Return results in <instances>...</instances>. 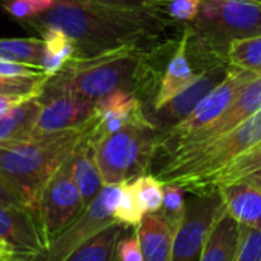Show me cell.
Wrapping results in <instances>:
<instances>
[{"label": "cell", "mask_w": 261, "mask_h": 261, "mask_svg": "<svg viewBox=\"0 0 261 261\" xmlns=\"http://www.w3.org/2000/svg\"><path fill=\"white\" fill-rule=\"evenodd\" d=\"M135 47L124 46L87 58H72L47 83L90 102H96L119 89L130 90V83L141 67Z\"/></svg>", "instance_id": "277c9868"}, {"label": "cell", "mask_w": 261, "mask_h": 261, "mask_svg": "<svg viewBox=\"0 0 261 261\" xmlns=\"http://www.w3.org/2000/svg\"><path fill=\"white\" fill-rule=\"evenodd\" d=\"M44 73L40 67L26 66L21 63H14L8 60H0V75L5 76H32V75H41Z\"/></svg>", "instance_id": "e575fe53"}, {"label": "cell", "mask_w": 261, "mask_h": 261, "mask_svg": "<svg viewBox=\"0 0 261 261\" xmlns=\"http://www.w3.org/2000/svg\"><path fill=\"white\" fill-rule=\"evenodd\" d=\"M0 206L9 208V210H23L31 211L24 202V199L20 196V193L0 174ZM32 213V211H31ZM37 216V214H35Z\"/></svg>", "instance_id": "d6a6232c"}, {"label": "cell", "mask_w": 261, "mask_h": 261, "mask_svg": "<svg viewBox=\"0 0 261 261\" xmlns=\"http://www.w3.org/2000/svg\"><path fill=\"white\" fill-rule=\"evenodd\" d=\"M125 231L127 226L116 222L80 245L64 261H118L116 248Z\"/></svg>", "instance_id": "44dd1931"}, {"label": "cell", "mask_w": 261, "mask_h": 261, "mask_svg": "<svg viewBox=\"0 0 261 261\" xmlns=\"http://www.w3.org/2000/svg\"><path fill=\"white\" fill-rule=\"evenodd\" d=\"M228 58L234 67L261 76V35L232 40L228 46Z\"/></svg>", "instance_id": "d4e9b609"}, {"label": "cell", "mask_w": 261, "mask_h": 261, "mask_svg": "<svg viewBox=\"0 0 261 261\" xmlns=\"http://www.w3.org/2000/svg\"><path fill=\"white\" fill-rule=\"evenodd\" d=\"M242 243V225L229 216L225 205L205 242L199 261H236Z\"/></svg>", "instance_id": "2e32d148"}, {"label": "cell", "mask_w": 261, "mask_h": 261, "mask_svg": "<svg viewBox=\"0 0 261 261\" xmlns=\"http://www.w3.org/2000/svg\"><path fill=\"white\" fill-rule=\"evenodd\" d=\"M138 205L144 214L159 213L164 203V182L154 176H139L130 182Z\"/></svg>", "instance_id": "484cf974"}, {"label": "cell", "mask_w": 261, "mask_h": 261, "mask_svg": "<svg viewBox=\"0 0 261 261\" xmlns=\"http://www.w3.org/2000/svg\"><path fill=\"white\" fill-rule=\"evenodd\" d=\"M44 57L43 38H3L0 40V60L40 67Z\"/></svg>", "instance_id": "cb8c5ba5"}, {"label": "cell", "mask_w": 261, "mask_h": 261, "mask_svg": "<svg viewBox=\"0 0 261 261\" xmlns=\"http://www.w3.org/2000/svg\"><path fill=\"white\" fill-rule=\"evenodd\" d=\"M246 179H249V180H252L254 184H257L258 187L261 188V170H258V171H255L252 176H249V177H246ZM243 180V179H242Z\"/></svg>", "instance_id": "f35d334b"}, {"label": "cell", "mask_w": 261, "mask_h": 261, "mask_svg": "<svg viewBox=\"0 0 261 261\" xmlns=\"http://www.w3.org/2000/svg\"><path fill=\"white\" fill-rule=\"evenodd\" d=\"M236 261H261V231L242 225V243Z\"/></svg>", "instance_id": "4dcf8cb0"}, {"label": "cell", "mask_w": 261, "mask_h": 261, "mask_svg": "<svg viewBox=\"0 0 261 261\" xmlns=\"http://www.w3.org/2000/svg\"><path fill=\"white\" fill-rule=\"evenodd\" d=\"M41 110L38 96L29 98L12 107L0 118V144L17 142L32 138L34 127Z\"/></svg>", "instance_id": "ffe728a7"}, {"label": "cell", "mask_w": 261, "mask_h": 261, "mask_svg": "<svg viewBox=\"0 0 261 261\" xmlns=\"http://www.w3.org/2000/svg\"><path fill=\"white\" fill-rule=\"evenodd\" d=\"M145 261H171L174 232L161 213L144 214L136 229Z\"/></svg>", "instance_id": "e0dca14e"}, {"label": "cell", "mask_w": 261, "mask_h": 261, "mask_svg": "<svg viewBox=\"0 0 261 261\" xmlns=\"http://www.w3.org/2000/svg\"><path fill=\"white\" fill-rule=\"evenodd\" d=\"M49 75H32V76H5L0 75V93L9 96L35 98L38 96L49 81Z\"/></svg>", "instance_id": "4316f807"}, {"label": "cell", "mask_w": 261, "mask_h": 261, "mask_svg": "<svg viewBox=\"0 0 261 261\" xmlns=\"http://www.w3.org/2000/svg\"><path fill=\"white\" fill-rule=\"evenodd\" d=\"M26 99H29V98L9 96V95H2V93H0V118H2L6 112H9L12 107H15V106H18V104H21V102H23V101H26Z\"/></svg>", "instance_id": "8d00e7d4"}, {"label": "cell", "mask_w": 261, "mask_h": 261, "mask_svg": "<svg viewBox=\"0 0 261 261\" xmlns=\"http://www.w3.org/2000/svg\"><path fill=\"white\" fill-rule=\"evenodd\" d=\"M258 110H261V76L255 78L249 84H246L237 93V96L234 98L231 106L225 110V113L219 119H216L208 127L199 130L197 133L173 144L171 154L176 151L185 150V148H191V147H197V145L211 142V141L226 135L228 132H231L237 125H240L243 121H246L248 118L255 115Z\"/></svg>", "instance_id": "7c38bea8"}, {"label": "cell", "mask_w": 261, "mask_h": 261, "mask_svg": "<svg viewBox=\"0 0 261 261\" xmlns=\"http://www.w3.org/2000/svg\"><path fill=\"white\" fill-rule=\"evenodd\" d=\"M153 8H116L87 0H55L43 15L29 20L35 29L57 28L75 41V58L99 55L136 43L159 26Z\"/></svg>", "instance_id": "6da1fadb"}, {"label": "cell", "mask_w": 261, "mask_h": 261, "mask_svg": "<svg viewBox=\"0 0 261 261\" xmlns=\"http://www.w3.org/2000/svg\"><path fill=\"white\" fill-rule=\"evenodd\" d=\"M0 260L2 261H18L17 257L11 252V249L8 246H5L2 242H0Z\"/></svg>", "instance_id": "74e56055"}, {"label": "cell", "mask_w": 261, "mask_h": 261, "mask_svg": "<svg viewBox=\"0 0 261 261\" xmlns=\"http://www.w3.org/2000/svg\"><path fill=\"white\" fill-rule=\"evenodd\" d=\"M144 217L130 182L121 184V193L115 208V220L125 226H138Z\"/></svg>", "instance_id": "f1b7e54d"}, {"label": "cell", "mask_w": 261, "mask_h": 261, "mask_svg": "<svg viewBox=\"0 0 261 261\" xmlns=\"http://www.w3.org/2000/svg\"><path fill=\"white\" fill-rule=\"evenodd\" d=\"M106 6H116V8H153L158 0H87Z\"/></svg>", "instance_id": "d590c367"}, {"label": "cell", "mask_w": 261, "mask_h": 261, "mask_svg": "<svg viewBox=\"0 0 261 261\" xmlns=\"http://www.w3.org/2000/svg\"><path fill=\"white\" fill-rule=\"evenodd\" d=\"M104 185H121L144 176L156 148L154 125L136 122L122 130L90 141Z\"/></svg>", "instance_id": "5b68a950"}, {"label": "cell", "mask_w": 261, "mask_h": 261, "mask_svg": "<svg viewBox=\"0 0 261 261\" xmlns=\"http://www.w3.org/2000/svg\"><path fill=\"white\" fill-rule=\"evenodd\" d=\"M225 210L240 225L261 231V188L249 179L217 188Z\"/></svg>", "instance_id": "9a60e30c"}, {"label": "cell", "mask_w": 261, "mask_h": 261, "mask_svg": "<svg viewBox=\"0 0 261 261\" xmlns=\"http://www.w3.org/2000/svg\"><path fill=\"white\" fill-rule=\"evenodd\" d=\"M54 3L55 0H0V6L6 14L26 21L46 14Z\"/></svg>", "instance_id": "f546056e"}, {"label": "cell", "mask_w": 261, "mask_h": 261, "mask_svg": "<svg viewBox=\"0 0 261 261\" xmlns=\"http://www.w3.org/2000/svg\"><path fill=\"white\" fill-rule=\"evenodd\" d=\"M121 193V185H104L99 194L86 206L83 214L43 252L32 261H64L80 245L116 223L115 208Z\"/></svg>", "instance_id": "ba28073f"}, {"label": "cell", "mask_w": 261, "mask_h": 261, "mask_svg": "<svg viewBox=\"0 0 261 261\" xmlns=\"http://www.w3.org/2000/svg\"><path fill=\"white\" fill-rule=\"evenodd\" d=\"M90 122H92V119H90ZM89 135H90V125H89V132H87L86 138L80 142V145L76 147L75 153L70 158L72 176H73V180L80 190V194H81L86 206L89 203H92V200L104 188L101 174L95 164L93 147H92Z\"/></svg>", "instance_id": "d6986e66"}, {"label": "cell", "mask_w": 261, "mask_h": 261, "mask_svg": "<svg viewBox=\"0 0 261 261\" xmlns=\"http://www.w3.org/2000/svg\"><path fill=\"white\" fill-rule=\"evenodd\" d=\"M185 190L174 184H164V203L159 213L168 222L173 232L182 223L185 217Z\"/></svg>", "instance_id": "83f0119b"}, {"label": "cell", "mask_w": 261, "mask_h": 261, "mask_svg": "<svg viewBox=\"0 0 261 261\" xmlns=\"http://www.w3.org/2000/svg\"><path fill=\"white\" fill-rule=\"evenodd\" d=\"M200 31L219 43L261 35V0H202Z\"/></svg>", "instance_id": "52a82bcc"}, {"label": "cell", "mask_w": 261, "mask_h": 261, "mask_svg": "<svg viewBox=\"0 0 261 261\" xmlns=\"http://www.w3.org/2000/svg\"><path fill=\"white\" fill-rule=\"evenodd\" d=\"M0 242L18 261H32L46 249L38 217L23 210L0 206Z\"/></svg>", "instance_id": "4fadbf2b"}, {"label": "cell", "mask_w": 261, "mask_h": 261, "mask_svg": "<svg viewBox=\"0 0 261 261\" xmlns=\"http://www.w3.org/2000/svg\"><path fill=\"white\" fill-rule=\"evenodd\" d=\"M261 142V110L226 135L171 154L161 170L164 184H174L185 191L203 196L210 180L237 158Z\"/></svg>", "instance_id": "3957f363"}, {"label": "cell", "mask_w": 261, "mask_h": 261, "mask_svg": "<svg viewBox=\"0 0 261 261\" xmlns=\"http://www.w3.org/2000/svg\"><path fill=\"white\" fill-rule=\"evenodd\" d=\"M86 210L72 176V161H66L47 182L38 205L40 231L47 248Z\"/></svg>", "instance_id": "8992f818"}, {"label": "cell", "mask_w": 261, "mask_h": 261, "mask_svg": "<svg viewBox=\"0 0 261 261\" xmlns=\"http://www.w3.org/2000/svg\"><path fill=\"white\" fill-rule=\"evenodd\" d=\"M118 261H145L138 237H122L116 248Z\"/></svg>", "instance_id": "836d02e7"}, {"label": "cell", "mask_w": 261, "mask_h": 261, "mask_svg": "<svg viewBox=\"0 0 261 261\" xmlns=\"http://www.w3.org/2000/svg\"><path fill=\"white\" fill-rule=\"evenodd\" d=\"M202 0H168V14L177 20H193L199 15Z\"/></svg>", "instance_id": "1f68e13d"}, {"label": "cell", "mask_w": 261, "mask_h": 261, "mask_svg": "<svg viewBox=\"0 0 261 261\" xmlns=\"http://www.w3.org/2000/svg\"><path fill=\"white\" fill-rule=\"evenodd\" d=\"M222 208L219 191L199 196L187 205L185 217L174 231L171 261H196L200 257Z\"/></svg>", "instance_id": "9c48e42d"}, {"label": "cell", "mask_w": 261, "mask_h": 261, "mask_svg": "<svg viewBox=\"0 0 261 261\" xmlns=\"http://www.w3.org/2000/svg\"><path fill=\"white\" fill-rule=\"evenodd\" d=\"M81 127L0 144V174L20 193L28 208L38 217V205L47 182L72 158L89 132Z\"/></svg>", "instance_id": "7a4b0ae2"}, {"label": "cell", "mask_w": 261, "mask_h": 261, "mask_svg": "<svg viewBox=\"0 0 261 261\" xmlns=\"http://www.w3.org/2000/svg\"><path fill=\"white\" fill-rule=\"evenodd\" d=\"M258 170H261V142L257 144L254 148H251L249 151H246L245 154H242L240 158H237L232 164H229L219 174H216L210 180L205 194L217 191V188L222 185H228V184L246 179Z\"/></svg>", "instance_id": "603a6c76"}, {"label": "cell", "mask_w": 261, "mask_h": 261, "mask_svg": "<svg viewBox=\"0 0 261 261\" xmlns=\"http://www.w3.org/2000/svg\"><path fill=\"white\" fill-rule=\"evenodd\" d=\"M228 72L229 69L225 66H214L213 69L199 73L196 80L182 89L174 98L154 110L158 121L170 128L182 122L187 116L191 115L199 102L228 76Z\"/></svg>", "instance_id": "5bb4252c"}, {"label": "cell", "mask_w": 261, "mask_h": 261, "mask_svg": "<svg viewBox=\"0 0 261 261\" xmlns=\"http://www.w3.org/2000/svg\"><path fill=\"white\" fill-rule=\"evenodd\" d=\"M44 41V57L41 69L46 75L55 76L72 58H75V41L57 28H40Z\"/></svg>", "instance_id": "7402d4cb"}, {"label": "cell", "mask_w": 261, "mask_h": 261, "mask_svg": "<svg viewBox=\"0 0 261 261\" xmlns=\"http://www.w3.org/2000/svg\"><path fill=\"white\" fill-rule=\"evenodd\" d=\"M255 78L258 76L251 72L237 67L229 69L228 76L199 102V106L191 112V115L173 128H170L167 142L176 144L177 141L185 139L213 124L225 113V110L231 106L237 93Z\"/></svg>", "instance_id": "30bf717a"}, {"label": "cell", "mask_w": 261, "mask_h": 261, "mask_svg": "<svg viewBox=\"0 0 261 261\" xmlns=\"http://www.w3.org/2000/svg\"><path fill=\"white\" fill-rule=\"evenodd\" d=\"M188 41H190V31L187 29L173 58L170 60L165 69L164 78L161 81V86L154 99V110H158L171 98H174L182 89H185L190 83H193L196 76L199 75L194 72L188 60V54H187Z\"/></svg>", "instance_id": "ac0fdd59"}, {"label": "cell", "mask_w": 261, "mask_h": 261, "mask_svg": "<svg viewBox=\"0 0 261 261\" xmlns=\"http://www.w3.org/2000/svg\"><path fill=\"white\" fill-rule=\"evenodd\" d=\"M38 99L41 102V110L32 138L81 127L95 116V102L54 87L49 83L38 95Z\"/></svg>", "instance_id": "8fae6325"}]
</instances>
